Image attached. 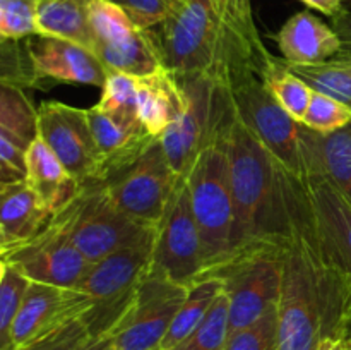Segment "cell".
<instances>
[{
    "label": "cell",
    "instance_id": "cell-4",
    "mask_svg": "<svg viewBox=\"0 0 351 350\" xmlns=\"http://www.w3.org/2000/svg\"><path fill=\"white\" fill-rule=\"evenodd\" d=\"M51 222L93 263L154 229L125 215L112 201L103 182L81 184L79 191L55 211Z\"/></svg>",
    "mask_w": 351,
    "mask_h": 350
},
{
    "label": "cell",
    "instance_id": "cell-9",
    "mask_svg": "<svg viewBox=\"0 0 351 350\" xmlns=\"http://www.w3.org/2000/svg\"><path fill=\"white\" fill-rule=\"evenodd\" d=\"M91 51L106 71L149 75L165 67L154 30L137 26L120 7L96 0L91 10Z\"/></svg>",
    "mask_w": 351,
    "mask_h": 350
},
{
    "label": "cell",
    "instance_id": "cell-20",
    "mask_svg": "<svg viewBox=\"0 0 351 350\" xmlns=\"http://www.w3.org/2000/svg\"><path fill=\"white\" fill-rule=\"evenodd\" d=\"M51 218L53 211L24 178L0 184V254L33 240Z\"/></svg>",
    "mask_w": 351,
    "mask_h": 350
},
{
    "label": "cell",
    "instance_id": "cell-41",
    "mask_svg": "<svg viewBox=\"0 0 351 350\" xmlns=\"http://www.w3.org/2000/svg\"><path fill=\"white\" fill-rule=\"evenodd\" d=\"M343 3H345L346 9H350V10H351V0H343Z\"/></svg>",
    "mask_w": 351,
    "mask_h": 350
},
{
    "label": "cell",
    "instance_id": "cell-21",
    "mask_svg": "<svg viewBox=\"0 0 351 350\" xmlns=\"http://www.w3.org/2000/svg\"><path fill=\"white\" fill-rule=\"evenodd\" d=\"M274 41L285 60L298 65L332 60L341 50V40L335 27L308 10L291 16L274 34Z\"/></svg>",
    "mask_w": 351,
    "mask_h": 350
},
{
    "label": "cell",
    "instance_id": "cell-2",
    "mask_svg": "<svg viewBox=\"0 0 351 350\" xmlns=\"http://www.w3.org/2000/svg\"><path fill=\"white\" fill-rule=\"evenodd\" d=\"M221 141L235 206L233 254L252 247L280 246L287 233L281 165L235 108Z\"/></svg>",
    "mask_w": 351,
    "mask_h": 350
},
{
    "label": "cell",
    "instance_id": "cell-1",
    "mask_svg": "<svg viewBox=\"0 0 351 350\" xmlns=\"http://www.w3.org/2000/svg\"><path fill=\"white\" fill-rule=\"evenodd\" d=\"M165 67L180 81L208 79L228 89L263 74L274 58L261 40L252 0H173L154 27Z\"/></svg>",
    "mask_w": 351,
    "mask_h": 350
},
{
    "label": "cell",
    "instance_id": "cell-17",
    "mask_svg": "<svg viewBox=\"0 0 351 350\" xmlns=\"http://www.w3.org/2000/svg\"><path fill=\"white\" fill-rule=\"evenodd\" d=\"M38 137V106L23 88L2 84L0 89V178L2 184L23 180L26 154Z\"/></svg>",
    "mask_w": 351,
    "mask_h": 350
},
{
    "label": "cell",
    "instance_id": "cell-10",
    "mask_svg": "<svg viewBox=\"0 0 351 350\" xmlns=\"http://www.w3.org/2000/svg\"><path fill=\"white\" fill-rule=\"evenodd\" d=\"M191 285L175 281L151 264L136 288L130 311L115 335V350H160Z\"/></svg>",
    "mask_w": 351,
    "mask_h": 350
},
{
    "label": "cell",
    "instance_id": "cell-12",
    "mask_svg": "<svg viewBox=\"0 0 351 350\" xmlns=\"http://www.w3.org/2000/svg\"><path fill=\"white\" fill-rule=\"evenodd\" d=\"M153 266L185 285L194 283L204 275L201 233L192 213L187 178L178 180L158 225Z\"/></svg>",
    "mask_w": 351,
    "mask_h": 350
},
{
    "label": "cell",
    "instance_id": "cell-14",
    "mask_svg": "<svg viewBox=\"0 0 351 350\" xmlns=\"http://www.w3.org/2000/svg\"><path fill=\"white\" fill-rule=\"evenodd\" d=\"M0 257L19 268L31 281L65 288H77L93 264L53 222L33 240Z\"/></svg>",
    "mask_w": 351,
    "mask_h": 350
},
{
    "label": "cell",
    "instance_id": "cell-19",
    "mask_svg": "<svg viewBox=\"0 0 351 350\" xmlns=\"http://www.w3.org/2000/svg\"><path fill=\"white\" fill-rule=\"evenodd\" d=\"M300 178L312 215L329 253L351 278V205L319 170Z\"/></svg>",
    "mask_w": 351,
    "mask_h": 350
},
{
    "label": "cell",
    "instance_id": "cell-23",
    "mask_svg": "<svg viewBox=\"0 0 351 350\" xmlns=\"http://www.w3.org/2000/svg\"><path fill=\"white\" fill-rule=\"evenodd\" d=\"M302 137L308 158V174L319 170L336 185L351 205V124L322 134L302 124Z\"/></svg>",
    "mask_w": 351,
    "mask_h": 350
},
{
    "label": "cell",
    "instance_id": "cell-26",
    "mask_svg": "<svg viewBox=\"0 0 351 350\" xmlns=\"http://www.w3.org/2000/svg\"><path fill=\"white\" fill-rule=\"evenodd\" d=\"M221 290V281L215 277H202L191 283L187 299L178 309L170 329L161 342L160 350H173L175 347L180 345L197 328Z\"/></svg>",
    "mask_w": 351,
    "mask_h": 350
},
{
    "label": "cell",
    "instance_id": "cell-25",
    "mask_svg": "<svg viewBox=\"0 0 351 350\" xmlns=\"http://www.w3.org/2000/svg\"><path fill=\"white\" fill-rule=\"evenodd\" d=\"M96 0H40V36L60 38L91 50V10Z\"/></svg>",
    "mask_w": 351,
    "mask_h": 350
},
{
    "label": "cell",
    "instance_id": "cell-28",
    "mask_svg": "<svg viewBox=\"0 0 351 350\" xmlns=\"http://www.w3.org/2000/svg\"><path fill=\"white\" fill-rule=\"evenodd\" d=\"M287 65L312 89L332 96L351 108V60L332 58L314 65H298L288 62Z\"/></svg>",
    "mask_w": 351,
    "mask_h": 350
},
{
    "label": "cell",
    "instance_id": "cell-35",
    "mask_svg": "<svg viewBox=\"0 0 351 350\" xmlns=\"http://www.w3.org/2000/svg\"><path fill=\"white\" fill-rule=\"evenodd\" d=\"M302 124L322 134L336 132L351 124V108L339 100L314 89Z\"/></svg>",
    "mask_w": 351,
    "mask_h": 350
},
{
    "label": "cell",
    "instance_id": "cell-31",
    "mask_svg": "<svg viewBox=\"0 0 351 350\" xmlns=\"http://www.w3.org/2000/svg\"><path fill=\"white\" fill-rule=\"evenodd\" d=\"M137 78L139 75L106 71L101 98L96 105L122 120H141L137 110Z\"/></svg>",
    "mask_w": 351,
    "mask_h": 350
},
{
    "label": "cell",
    "instance_id": "cell-18",
    "mask_svg": "<svg viewBox=\"0 0 351 350\" xmlns=\"http://www.w3.org/2000/svg\"><path fill=\"white\" fill-rule=\"evenodd\" d=\"M88 117L98 151L96 182H105L119 174L158 141L147 132L141 120H122L98 105L88 108Z\"/></svg>",
    "mask_w": 351,
    "mask_h": 350
},
{
    "label": "cell",
    "instance_id": "cell-29",
    "mask_svg": "<svg viewBox=\"0 0 351 350\" xmlns=\"http://www.w3.org/2000/svg\"><path fill=\"white\" fill-rule=\"evenodd\" d=\"M230 335V304L225 292L216 297L197 328L173 350H223Z\"/></svg>",
    "mask_w": 351,
    "mask_h": 350
},
{
    "label": "cell",
    "instance_id": "cell-40",
    "mask_svg": "<svg viewBox=\"0 0 351 350\" xmlns=\"http://www.w3.org/2000/svg\"><path fill=\"white\" fill-rule=\"evenodd\" d=\"M315 350H351L350 333L326 336V338H322L321 342H319L317 349Z\"/></svg>",
    "mask_w": 351,
    "mask_h": 350
},
{
    "label": "cell",
    "instance_id": "cell-6",
    "mask_svg": "<svg viewBox=\"0 0 351 350\" xmlns=\"http://www.w3.org/2000/svg\"><path fill=\"white\" fill-rule=\"evenodd\" d=\"M187 106L165 130L160 143L175 177L187 178L199 154L221 137L233 113L228 89L208 79L182 81Z\"/></svg>",
    "mask_w": 351,
    "mask_h": 350
},
{
    "label": "cell",
    "instance_id": "cell-7",
    "mask_svg": "<svg viewBox=\"0 0 351 350\" xmlns=\"http://www.w3.org/2000/svg\"><path fill=\"white\" fill-rule=\"evenodd\" d=\"M281 247L283 244L242 250L206 275L218 278L228 297L230 333L252 325L278 307L283 277Z\"/></svg>",
    "mask_w": 351,
    "mask_h": 350
},
{
    "label": "cell",
    "instance_id": "cell-27",
    "mask_svg": "<svg viewBox=\"0 0 351 350\" xmlns=\"http://www.w3.org/2000/svg\"><path fill=\"white\" fill-rule=\"evenodd\" d=\"M264 82L276 102L293 117L302 122L307 113L314 89L288 69L285 58L274 57L264 72Z\"/></svg>",
    "mask_w": 351,
    "mask_h": 350
},
{
    "label": "cell",
    "instance_id": "cell-34",
    "mask_svg": "<svg viewBox=\"0 0 351 350\" xmlns=\"http://www.w3.org/2000/svg\"><path fill=\"white\" fill-rule=\"evenodd\" d=\"M88 312L64 323L57 329L21 350H82L93 342L96 335H99L96 333L91 319L88 318Z\"/></svg>",
    "mask_w": 351,
    "mask_h": 350
},
{
    "label": "cell",
    "instance_id": "cell-30",
    "mask_svg": "<svg viewBox=\"0 0 351 350\" xmlns=\"http://www.w3.org/2000/svg\"><path fill=\"white\" fill-rule=\"evenodd\" d=\"M31 280L12 263L0 261V350L9 349L10 329L16 321Z\"/></svg>",
    "mask_w": 351,
    "mask_h": 350
},
{
    "label": "cell",
    "instance_id": "cell-37",
    "mask_svg": "<svg viewBox=\"0 0 351 350\" xmlns=\"http://www.w3.org/2000/svg\"><path fill=\"white\" fill-rule=\"evenodd\" d=\"M331 21H332L331 26L335 27L339 40H341V50H339L338 57L336 58L351 60V10L346 9L341 16Z\"/></svg>",
    "mask_w": 351,
    "mask_h": 350
},
{
    "label": "cell",
    "instance_id": "cell-8",
    "mask_svg": "<svg viewBox=\"0 0 351 350\" xmlns=\"http://www.w3.org/2000/svg\"><path fill=\"white\" fill-rule=\"evenodd\" d=\"M237 115L256 132L278 163L295 177L308 175V158L297 122L276 102L263 74H249L228 88Z\"/></svg>",
    "mask_w": 351,
    "mask_h": 350
},
{
    "label": "cell",
    "instance_id": "cell-11",
    "mask_svg": "<svg viewBox=\"0 0 351 350\" xmlns=\"http://www.w3.org/2000/svg\"><path fill=\"white\" fill-rule=\"evenodd\" d=\"M105 187L112 201L125 215L144 225L158 226L178 184L160 141L134 163L106 178Z\"/></svg>",
    "mask_w": 351,
    "mask_h": 350
},
{
    "label": "cell",
    "instance_id": "cell-33",
    "mask_svg": "<svg viewBox=\"0 0 351 350\" xmlns=\"http://www.w3.org/2000/svg\"><path fill=\"white\" fill-rule=\"evenodd\" d=\"M280 347V318L278 307L245 328L228 335L223 350H278Z\"/></svg>",
    "mask_w": 351,
    "mask_h": 350
},
{
    "label": "cell",
    "instance_id": "cell-38",
    "mask_svg": "<svg viewBox=\"0 0 351 350\" xmlns=\"http://www.w3.org/2000/svg\"><path fill=\"white\" fill-rule=\"evenodd\" d=\"M302 2L311 7V9L319 10L324 16L331 17V19H336L346 10L343 0H302Z\"/></svg>",
    "mask_w": 351,
    "mask_h": 350
},
{
    "label": "cell",
    "instance_id": "cell-36",
    "mask_svg": "<svg viewBox=\"0 0 351 350\" xmlns=\"http://www.w3.org/2000/svg\"><path fill=\"white\" fill-rule=\"evenodd\" d=\"M143 30H154L170 14L173 0H108Z\"/></svg>",
    "mask_w": 351,
    "mask_h": 350
},
{
    "label": "cell",
    "instance_id": "cell-22",
    "mask_svg": "<svg viewBox=\"0 0 351 350\" xmlns=\"http://www.w3.org/2000/svg\"><path fill=\"white\" fill-rule=\"evenodd\" d=\"M187 106V93L180 79L163 67L149 75L137 78V110L147 132L160 141L165 130Z\"/></svg>",
    "mask_w": 351,
    "mask_h": 350
},
{
    "label": "cell",
    "instance_id": "cell-24",
    "mask_svg": "<svg viewBox=\"0 0 351 350\" xmlns=\"http://www.w3.org/2000/svg\"><path fill=\"white\" fill-rule=\"evenodd\" d=\"M24 180L53 215L81 187L41 137H36L27 150Z\"/></svg>",
    "mask_w": 351,
    "mask_h": 350
},
{
    "label": "cell",
    "instance_id": "cell-5",
    "mask_svg": "<svg viewBox=\"0 0 351 350\" xmlns=\"http://www.w3.org/2000/svg\"><path fill=\"white\" fill-rule=\"evenodd\" d=\"M158 226L141 239L95 261L79 283V290L93 302L88 316L96 333L120 325L130 311L141 278L153 264Z\"/></svg>",
    "mask_w": 351,
    "mask_h": 350
},
{
    "label": "cell",
    "instance_id": "cell-32",
    "mask_svg": "<svg viewBox=\"0 0 351 350\" xmlns=\"http://www.w3.org/2000/svg\"><path fill=\"white\" fill-rule=\"evenodd\" d=\"M40 0H0V38L19 41L40 36Z\"/></svg>",
    "mask_w": 351,
    "mask_h": 350
},
{
    "label": "cell",
    "instance_id": "cell-16",
    "mask_svg": "<svg viewBox=\"0 0 351 350\" xmlns=\"http://www.w3.org/2000/svg\"><path fill=\"white\" fill-rule=\"evenodd\" d=\"M26 45L40 88H45L47 81L98 88L105 84L106 67L88 48L51 36L26 38Z\"/></svg>",
    "mask_w": 351,
    "mask_h": 350
},
{
    "label": "cell",
    "instance_id": "cell-43",
    "mask_svg": "<svg viewBox=\"0 0 351 350\" xmlns=\"http://www.w3.org/2000/svg\"><path fill=\"white\" fill-rule=\"evenodd\" d=\"M350 340H351V335H350Z\"/></svg>",
    "mask_w": 351,
    "mask_h": 350
},
{
    "label": "cell",
    "instance_id": "cell-3",
    "mask_svg": "<svg viewBox=\"0 0 351 350\" xmlns=\"http://www.w3.org/2000/svg\"><path fill=\"white\" fill-rule=\"evenodd\" d=\"M187 185L192 213L201 233L206 263L202 277H206L233 254L235 206L221 137L199 154L187 177Z\"/></svg>",
    "mask_w": 351,
    "mask_h": 350
},
{
    "label": "cell",
    "instance_id": "cell-15",
    "mask_svg": "<svg viewBox=\"0 0 351 350\" xmlns=\"http://www.w3.org/2000/svg\"><path fill=\"white\" fill-rule=\"evenodd\" d=\"M91 307L93 302L79 288L31 281L19 314L10 329L7 350L24 349L64 323L86 314Z\"/></svg>",
    "mask_w": 351,
    "mask_h": 350
},
{
    "label": "cell",
    "instance_id": "cell-39",
    "mask_svg": "<svg viewBox=\"0 0 351 350\" xmlns=\"http://www.w3.org/2000/svg\"><path fill=\"white\" fill-rule=\"evenodd\" d=\"M123 321V319H122ZM122 325V323H120ZM120 325L113 326V328L101 331L99 335H96L93 338V342L88 347H84L82 350H115V335L119 331Z\"/></svg>",
    "mask_w": 351,
    "mask_h": 350
},
{
    "label": "cell",
    "instance_id": "cell-42",
    "mask_svg": "<svg viewBox=\"0 0 351 350\" xmlns=\"http://www.w3.org/2000/svg\"><path fill=\"white\" fill-rule=\"evenodd\" d=\"M350 335H351V326H350Z\"/></svg>",
    "mask_w": 351,
    "mask_h": 350
},
{
    "label": "cell",
    "instance_id": "cell-13",
    "mask_svg": "<svg viewBox=\"0 0 351 350\" xmlns=\"http://www.w3.org/2000/svg\"><path fill=\"white\" fill-rule=\"evenodd\" d=\"M38 137L79 182H96L98 151L88 110L50 100L38 106Z\"/></svg>",
    "mask_w": 351,
    "mask_h": 350
}]
</instances>
